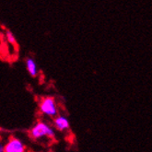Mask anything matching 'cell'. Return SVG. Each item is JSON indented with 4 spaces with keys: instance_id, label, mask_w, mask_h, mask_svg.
<instances>
[{
    "instance_id": "obj_5",
    "label": "cell",
    "mask_w": 152,
    "mask_h": 152,
    "mask_svg": "<svg viewBox=\"0 0 152 152\" xmlns=\"http://www.w3.org/2000/svg\"><path fill=\"white\" fill-rule=\"evenodd\" d=\"M26 66H27V70H28L29 74L35 77L38 74V69H37V66L35 61L32 58H28L26 60Z\"/></svg>"
},
{
    "instance_id": "obj_3",
    "label": "cell",
    "mask_w": 152,
    "mask_h": 152,
    "mask_svg": "<svg viewBox=\"0 0 152 152\" xmlns=\"http://www.w3.org/2000/svg\"><path fill=\"white\" fill-rule=\"evenodd\" d=\"M26 146L19 138L10 137L7 145L4 146V152H26Z\"/></svg>"
},
{
    "instance_id": "obj_7",
    "label": "cell",
    "mask_w": 152,
    "mask_h": 152,
    "mask_svg": "<svg viewBox=\"0 0 152 152\" xmlns=\"http://www.w3.org/2000/svg\"><path fill=\"white\" fill-rule=\"evenodd\" d=\"M0 152H4V146L0 143Z\"/></svg>"
},
{
    "instance_id": "obj_2",
    "label": "cell",
    "mask_w": 152,
    "mask_h": 152,
    "mask_svg": "<svg viewBox=\"0 0 152 152\" xmlns=\"http://www.w3.org/2000/svg\"><path fill=\"white\" fill-rule=\"evenodd\" d=\"M40 112L49 117H56L58 113L56 101L53 97H44L39 103Z\"/></svg>"
},
{
    "instance_id": "obj_6",
    "label": "cell",
    "mask_w": 152,
    "mask_h": 152,
    "mask_svg": "<svg viewBox=\"0 0 152 152\" xmlns=\"http://www.w3.org/2000/svg\"><path fill=\"white\" fill-rule=\"evenodd\" d=\"M6 36H7V42H8L13 44V45H17V40H16L15 36H14L13 33L10 31H7Z\"/></svg>"
},
{
    "instance_id": "obj_4",
    "label": "cell",
    "mask_w": 152,
    "mask_h": 152,
    "mask_svg": "<svg viewBox=\"0 0 152 152\" xmlns=\"http://www.w3.org/2000/svg\"><path fill=\"white\" fill-rule=\"evenodd\" d=\"M55 126L56 127L57 130L61 131V132H64L66 130H68L70 127V124H69V121L66 117L63 115H58L55 118Z\"/></svg>"
},
{
    "instance_id": "obj_1",
    "label": "cell",
    "mask_w": 152,
    "mask_h": 152,
    "mask_svg": "<svg viewBox=\"0 0 152 152\" xmlns=\"http://www.w3.org/2000/svg\"><path fill=\"white\" fill-rule=\"evenodd\" d=\"M30 135L31 138L38 140L43 137H46L49 139L56 138V133L53 129L49 126L48 124L44 122H38L35 126L31 129Z\"/></svg>"
}]
</instances>
